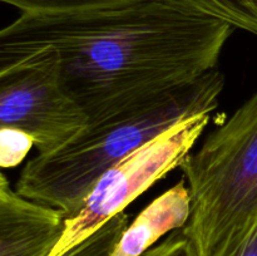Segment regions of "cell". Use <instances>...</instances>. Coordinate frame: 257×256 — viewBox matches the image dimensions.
Wrapping results in <instances>:
<instances>
[{"label": "cell", "instance_id": "obj_8", "mask_svg": "<svg viewBox=\"0 0 257 256\" xmlns=\"http://www.w3.org/2000/svg\"><path fill=\"white\" fill-rule=\"evenodd\" d=\"M180 8L217 18L257 37V5L255 0H163Z\"/></svg>", "mask_w": 257, "mask_h": 256}, {"label": "cell", "instance_id": "obj_10", "mask_svg": "<svg viewBox=\"0 0 257 256\" xmlns=\"http://www.w3.org/2000/svg\"><path fill=\"white\" fill-rule=\"evenodd\" d=\"M2 2L18 8L22 10V13H64L112 7V5L125 4L137 0H2Z\"/></svg>", "mask_w": 257, "mask_h": 256}, {"label": "cell", "instance_id": "obj_9", "mask_svg": "<svg viewBox=\"0 0 257 256\" xmlns=\"http://www.w3.org/2000/svg\"><path fill=\"white\" fill-rule=\"evenodd\" d=\"M127 227L128 215L118 213L87 240L63 256H109Z\"/></svg>", "mask_w": 257, "mask_h": 256}, {"label": "cell", "instance_id": "obj_4", "mask_svg": "<svg viewBox=\"0 0 257 256\" xmlns=\"http://www.w3.org/2000/svg\"><path fill=\"white\" fill-rule=\"evenodd\" d=\"M212 120L200 113L176 123L110 168L98 180L80 210L65 220L59 242L49 256H63L104 226L138 196L181 167Z\"/></svg>", "mask_w": 257, "mask_h": 256}, {"label": "cell", "instance_id": "obj_1", "mask_svg": "<svg viewBox=\"0 0 257 256\" xmlns=\"http://www.w3.org/2000/svg\"><path fill=\"white\" fill-rule=\"evenodd\" d=\"M233 30L163 0L22 13L0 32V70L47 54L64 92L92 124L217 69Z\"/></svg>", "mask_w": 257, "mask_h": 256}, {"label": "cell", "instance_id": "obj_14", "mask_svg": "<svg viewBox=\"0 0 257 256\" xmlns=\"http://www.w3.org/2000/svg\"><path fill=\"white\" fill-rule=\"evenodd\" d=\"M255 3H256V5H257V0H255Z\"/></svg>", "mask_w": 257, "mask_h": 256}, {"label": "cell", "instance_id": "obj_7", "mask_svg": "<svg viewBox=\"0 0 257 256\" xmlns=\"http://www.w3.org/2000/svg\"><path fill=\"white\" fill-rule=\"evenodd\" d=\"M191 215V195L186 180L152 201L125 228L109 256H142L158 240L183 228Z\"/></svg>", "mask_w": 257, "mask_h": 256}, {"label": "cell", "instance_id": "obj_3", "mask_svg": "<svg viewBox=\"0 0 257 256\" xmlns=\"http://www.w3.org/2000/svg\"><path fill=\"white\" fill-rule=\"evenodd\" d=\"M180 168L191 195L182 230L196 256L242 241L257 225V90Z\"/></svg>", "mask_w": 257, "mask_h": 256}, {"label": "cell", "instance_id": "obj_2", "mask_svg": "<svg viewBox=\"0 0 257 256\" xmlns=\"http://www.w3.org/2000/svg\"><path fill=\"white\" fill-rule=\"evenodd\" d=\"M223 85V74L213 69L145 104L88 124L62 148L28 161L14 190L72 217L98 180L127 156L185 118L212 113Z\"/></svg>", "mask_w": 257, "mask_h": 256}, {"label": "cell", "instance_id": "obj_12", "mask_svg": "<svg viewBox=\"0 0 257 256\" xmlns=\"http://www.w3.org/2000/svg\"><path fill=\"white\" fill-rule=\"evenodd\" d=\"M142 256H196V252L182 228H178Z\"/></svg>", "mask_w": 257, "mask_h": 256}, {"label": "cell", "instance_id": "obj_6", "mask_svg": "<svg viewBox=\"0 0 257 256\" xmlns=\"http://www.w3.org/2000/svg\"><path fill=\"white\" fill-rule=\"evenodd\" d=\"M65 220L58 208L19 195L0 173V256H49Z\"/></svg>", "mask_w": 257, "mask_h": 256}, {"label": "cell", "instance_id": "obj_11", "mask_svg": "<svg viewBox=\"0 0 257 256\" xmlns=\"http://www.w3.org/2000/svg\"><path fill=\"white\" fill-rule=\"evenodd\" d=\"M34 146V140L24 131L0 127V167L14 168L24 161Z\"/></svg>", "mask_w": 257, "mask_h": 256}, {"label": "cell", "instance_id": "obj_13", "mask_svg": "<svg viewBox=\"0 0 257 256\" xmlns=\"http://www.w3.org/2000/svg\"><path fill=\"white\" fill-rule=\"evenodd\" d=\"M207 256H257V225L242 241Z\"/></svg>", "mask_w": 257, "mask_h": 256}, {"label": "cell", "instance_id": "obj_5", "mask_svg": "<svg viewBox=\"0 0 257 256\" xmlns=\"http://www.w3.org/2000/svg\"><path fill=\"white\" fill-rule=\"evenodd\" d=\"M88 124L87 113L64 92L47 54L0 70V127L27 132L39 153L59 150Z\"/></svg>", "mask_w": 257, "mask_h": 256}]
</instances>
